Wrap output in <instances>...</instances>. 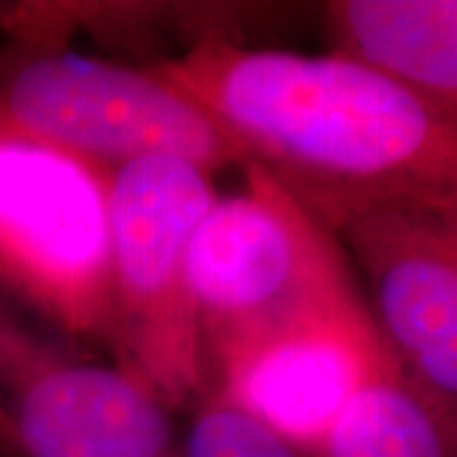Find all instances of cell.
Wrapping results in <instances>:
<instances>
[{
	"mask_svg": "<svg viewBox=\"0 0 457 457\" xmlns=\"http://www.w3.org/2000/svg\"><path fill=\"white\" fill-rule=\"evenodd\" d=\"M155 71L326 228L378 198L457 194V120L336 54L209 38Z\"/></svg>",
	"mask_w": 457,
	"mask_h": 457,
	"instance_id": "1",
	"label": "cell"
},
{
	"mask_svg": "<svg viewBox=\"0 0 457 457\" xmlns=\"http://www.w3.org/2000/svg\"><path fill=\"white\" fill-rule=\"evenodd\" d=\"M191 411L180 457H308L219 394L209 392Z\"/></svg>",
	"mask_w": 457,
	"mask_h": 457,
	"instance_id": "11",
	"label": "cell"
},
{
	"mask_svg": "<svg viewBox=\"0 0 457 457\" xmlns=\"http://www.w3.org/2000/svg\"><path fill=\"white\" fill-rule=\"evenodd\" d=\"M326 29L330 54L457 120L455 0H338L326 5Z\"/></svg>",
	"mask_w": 457,
	"mask_h": 457,
	"instance_id": "9",
	"label": "cell"
},
{
	"mask_svg": "<svg viewBox=\"0 0 457 457\" xmlns=\"http://www.w3.org/2000/svg\"><path fill=\"white\" fill-rule=\"evenodd\" d=\"M328 231L366 279V308L402 371L457 414V194L369 201Z\"/></svg>",
	"mask_w": 457,
	"mask_h": 457,
	"instance_id": "6",
	"label": "cell"
},
{
	"mask_svg": "<svg viewBox=\"0 0 457 457\" xmlns=\"http://www.w3.org/2000/svg\"><path fill=\"white\" fill-rule=\"evenodd\" d=\"M366 303L278 330L219 359L212 392L312 457L386 353Z\"/></svg>",
	"mask_w": 457,
	"mask_h": 457,
	"instance_id": "8",
	"label": "cell"
},
{
	"mask_svg": "<svg viewBox=\"0 0 457 457\" xmlns=\"http://www.w3.org/2000/svg\"><path fill=\"white\" fill-rule=\"evenodd\" d=\"M312 457H457V414L432 402L386 351Z\"/></svg>",
	"mask_w": 457,
	"mask_h": 457,
	"instance_id": "10",
	"label": "cell"
},
{
	"mask_svg": "<svg viewBox=\"0 0 457 457\" xmlns=\"http://www.w3.org/2000/svg\"><path fill=\"white\" fill-rule=\"evenodd\" d=\"M112 170L0 132V290L64 341L110 348Z\"/></svg>",
	"mask_w": 457,
	"mask_h": 457,
	"instance_id": "5",
	"label": "cell"
},
{
	"mask_svg": "<svg viewBox=\"0 0 457 457\" xmlns=\"http://www.w3.org/2000/svg\"><path fill=\"white\" fill-rule=\"evenodd\" d=\"M0 407L16 457H180L176 411L120 363L84 359L0 300Z\"/></svg>",
	"mask_w": 457,
	"mask_h": 457,
	"instance_id": "7",
	"label": "cell"
},
{
	"mask_svg": "<svg viewBox=\"0 0 457 457\" xmlns=\"http://www.w3.org/2000/svg\"><path fill=\"white\" fill-rule=\"evenodd\" d=\"M0 457H16V450H13V432H11V425H8V417L0 407Z\"/></svg>",
	"mask_w": 457,
	"mask_h": 457,
	"instance_id": "12",
	"label": "cell"
},
{
	"mask_svg": "<svg viewBox=\"0 0 457 457\" xmlns=\"http://www.w3.org/2000/svg\"><path fill=\"white\" fill-rule=\"evenodd\" d=\"M213 176L147 155L110 180V353L176 414L212 392L188 287V245L216 201Z\"/></svg>",
	"mask_w": 457,
	"mask_h": 457,
	"instance_id": "3",
	"label": "cell"
},
{
	"mask_svg": "<svg viewBox=\"0 0 457 457\" xmlns=\"http://www.w3.org/2000/svg\"><path fill=\"white\" fill-rule=\"evenodd\" d=\"M0 132L117 170L176 155L219 173L245 165L212 117L155 69L33 49L0 64Z\"/></svg>",
	"mask_w": 457,
	"mask_h": 457,
	"instance_id": "4",
	"label": "cell"
},
{
	"mask_svg": "<svg viewBox=\"0 0 457 457\" xmlns=\"http://www.w3.org/2000/svg\"><path fill=\"white\" fill-rule=\"evenodd\" d=\"M242 168L245 186L216 196L188 245L209 371L242 345L366 303L336 237L262 168Z\"/></svg>",
	"mask_w": 457,
	"mask_h": 457,
	"instance_id": "2",
	"label": "cell"
}]
</instances>
